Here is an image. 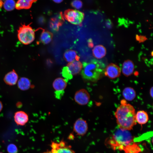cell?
<instances>
[{
	"label": "cell",
	"mask_w": 153,
	"mask_h": 153,
	"mask_svg": "<svg viewBox=\"0 0 153 153\" xmlns=\"http://www.w3.org/2000/svg\"><path fill=\"white\" fill-rule=\"evenodd\" d=\"M136 112L133 107L123 99L114 112L116 122L119 128L129 130L136 124Z\"/></svg>",
	"instance_id": "1"
},
{
	"label": "cell",
	"mask_w": 153,
	"mask_h": 153,
	"mask_svg": "<svg viewBox=\"0 0 153 153\" xmlns=\"http://www.w3.org/2000/svg\"><path fill=\"white\" fill-rule=\"evenodd\" d=\"M82 65L81 75L82 78L92 82H96L100 78L105 69L104 63L96 59L83 62Z\"/></svg>",
	"instance_id": "2"
},
{
	"label": "cell",
	"mask_w": 153,
	"mask_h": 153,
	"mask_svg": "<svg viewBox=\"0 0 153 153\" xmlns=\"http://www.w3.org/2000/svg\"><path fill=\"white\" fill-rule=\"evenodd\" d=\"M133 141V137L128 130L119 128L107 140V143L114 150H124Z\"/></svg>",
	"instance_id": "3"
},
{
	"label": "cell",
	"mask_w": 153,
	"mask_h": 153,
	"mask_svg": "<svg viewBox=\"0 0 153 153\" xmlns=\"http://www.w3.org/2000/svg\"><path fill=\"white\" fill-rule=\"evenodd\" d=\"M30 24H22L18 30V37L23 44L27 45L31 43L35 39V33Z\"/></svg>",
	"instance_id": "4"
},
{
	"label": "cell",
	"mask_w": 153,
	"mask_h": 153,
	"mask_svg": "<svg viewBox=\"0 0 153 153\" xmlns=\"http://www.w3.org/2000/svg\"><path fill=\"white\" fill-rule=\"evenodd\" d=\"M63 17L71 23L75 25H80L84 17V13L79 10L68 9L65 11Z\"/></svg>",
	"instance_id": "5"
},
{
	"label": "cell",
	"mask_w": 153,
	"mask_h": 153,
	"mask_svg": "<svg viewBox=\"0 0 153 153\" xmlns=\"http://www.w3.org/2000/svg\"><path fill=\"white\" fill-rule=\"evenodd\" d=\"M51 150H47L42 153H75L71 146L68 145L63 139L59 143L52 141Z\"/></svg>",
	"instance_id": "6"
},
{
	"label": "cell",
	"mask_w": 153,
	"mask_h": 153,
	"mask_svg": "<svg viewBox=\"0 0 153 153\" xmlns=\"http://www.w3.org/2000/svg\"><path fill=\"white\" fill-rule=\"evenodd\" d=\"M67 85V81L62 78H57L54 80L53 86L55 90V94L56 98L60 99L61 97L64 93V90Z\"/></svg>",
	"instance_id": "7"
},
{
	"label": "cell",
	"mask_w": 153,
	"mask_h": 153,
	"mask_svg": "<svg viewBox=\"0 0 153 153\" xmlns=\"http://www.w3.org/2000/svg\"><path fill=\"white\" fill-rule=\"evenodd\" d=\"M73 131L77 135L83 136L86 133L88 125L86 121L80 118L77 120L73 126Z\"/></svg>",
	"instance_id": "8"
},
{
	"label": "cell",
	"mask_w": 153,
	"mask_h": 153,
	"mask_svg": "<svg viewBox=\"0 0 153 153\" xmlns=\"http://www.w3.org/2000/svg\"><path fill=\"white\" fill-rule=\"evenodd\" d=\"M64 18L61 12L52 18L49 22V27L53 32H56L59 31L64 21Z\"/></svg>",
	"instance_id": "9"
},
{
	"label": "cell",
	"mask_w": 153,
	"mask_h": 153,
	"mask_svg": "<svg viewBox=\"0 0 153 153\" xmlns=\"http://www.w3.org/2000/svg\"><path fill=\"white\" fill-rule=\"evenodd\" d=\"M104 73L109 78L114 79L120 76L121 71L118 65L115 64L111 63L109 64L105 68Z\"/></svg>",
	"instance_id": "10"
},
{
	"label": "cell",
	"mask_w": 153,
	"mask_h": 153,
	"mask_svg": "<svg viewBox=\"0 0 153 153\" xmlns=\"http://www.w3.org/2000/svg\"><path fill=\"white\" fill-rule=\"evenodd\" d=\"M90 96L88 92L85 89L80 90L76 92L74 96L75 102L80 105H85L89 102Z\"/></svg>",
	"instance_id": "11"
},
{
	"label": "cell",
	"mask_w": 153,
	"mask_h": 153,
	"mask_svg": "<svg viewBox=\"0 0 153 153\" xmlns=\"http://www.w3.org/2000/svg\"><path fill=\"white\" fill-rule=\"evenodd\" d=\"M68 72L72 76L79 73L82 70V65L79 61H74L69 63L66 66Z\"/></svg>",
	"instance_id": "12"
},
{
	"label": "cell",
	"mask_w": 153,
	"mask_h": 153,
	"mask_svg": "<svg viewBox=\"0 0 153 153\" xmlns=\"http://www.w3.org/2000/svg\"><path fill=\"white\" fill-rule=\"evenodd\" d=\"M134 69V65L133 62L130 60L125 61L123 63L122 72L126 76H129L133 73Z\"/></svg>",
	"instance_id": "13"
},
{
	"label": "cell",
	"mask_w": 153,
	"mask_h": 153,
	"mask_svg": "<svg viewBox=\"0 0 153 153\" xmlns=\"http://www.w3.org/2000/svg\"><path fill=\"white\" fill-rule=\"evenodd\" d=\"M14 117L16 123L20 126L24 125L28 120V115L23 111H18L16 112Z\"/></svg>",
	"instance_id": "14"
},
{
	"label": "cell",
	"mask_w": 153,
	"mask_h": 153,
	"mask_svg": "<svg viewBox=\"0 0 153 153\" xmlns=\"http://www.w3.org/2000/svg\"><path fill=\"white\" fill-rule=\"evenodd\" d=\"M18 76L14 70L9 72L5 76L4 80L7 84L13 85L15 84L18 81Z\"/></svg>",
	"instance_id": "15"
},
{
	"label": "cell",
	"mask_w": 153,
	"mask_h": 153,
	"mask_svg": "<svg viewBox=\"0 0 153 153\" xmlns=\"http://www.w3.org/2000/svg\"><path fill=\"white\" fill-rule=\"evenodd\" d=\"M63 58L66 61L70 63L75 60L79 61L80 57L75 51L68 49L65 52Z\"/></svg>",
	"instance_id": "16"
},
{
	"label": "cell",
	"mask_w": 153,
	"mask_h": 153,
	"mask_svg": "<svg viewBox=\"0 0 153 153\" xmlns=\"http://www.w3.org/2000/svg\"><path fill=\"white\" fill-rule=\"evenodd\" d=\"M37 0H18L16 4L15 8L18 10L29 9L31 7L32 4Z\"/></svg>",
	"instance_id": "17"
},
{
	"label": "cell",
	"mask_w": 153,
	"mask_h": 153,
	"mask_svg": "<svg viewBox=\"0 0 153 153\" xmlns=\"http://www.w3.org/2000/svg\"><path fill=\"white\" fill-rule=\"evenodd\" d=\"M106 53V50L103 46L98 45L95 46L92 49V54L94 57L101 59L103 57Z\"/></svg>",
	"instance_id": "18"
},
{
	"label": "cell",
	"mask_w": 153,
	"mask_h": 153,
	"mask_svg": "<svg viewBox=\"0 0 153 153\" xmlns=\"http://www.w3.org/2000/svg\"><path fill=\"white\" fill-rule=\"evenodd\" d=\"M135 119L136 122L142 125L146 124L149 118L147 113L144 110H139L136 113Z\"/></svg>",
	"instance_id": "19"
},
{
	"label": "cell",
	"mask_w": 153,
	"mask_h": 153,
	"mask_svg": "<svg viewBox=\"0 0 153 153\" xmlns=\"http://www.w3.org/2000/svg\"><path fill=\"white\" fill-rule=\"evenodd\" d=\"M122 95L125 100L131 101L135 97L136 93L133 88L127 87L124 88L123 90Z\"/></svg>",
	"instance_id": "20"
},
{
	"label": "cell",
	"mask_w": 153,
	"mask_h": 153,
	"mask_svg": "<svg viewBox=\"0 0 153 153\" xmlns=\"http://www.w3.org/2000/svg\"><path fill=\"white\" fill-rule=\"evenodd\" d=\"M53 37V34L52 33L43 30L40 36V41L43 44H47L51 41Z\"/></svg>",
	"instance_id": "21"
},
{
	"label": "cell",
	"mask_w": 153,
	"mask_h": 153,
	"mask_svg": "<svg viewBox=\"0 0 153 153\" xmlns=\"http://www.w3.org/2000/svg\"><path fill=\"white\" fill-rule=\"evenodd\" d=\"M31 85L30 80L25 77L20 78L18 82V86L19 88L23 90L28 89Z\"/></svg>",
	"instance_id": "22"
},
{
	"label": "cell",
	"mask_w": 153,
	"mask_h": 153,
	"mask_svg": "<svg viewBox=\"0 0 153 153\" xmlns=\"http://www.w3.org/2000/svg\"><path fill=\"white\" fill-rule=\"evenodd\" d=\"M16 4L14 0H5L3 5L5 10L7 11H11L15 8Z\"/></svg>",
	"instance_id": "23"
},
{
	"label": "cell",
	"mask_w": 153,
	"mask_h": 153,
	"mask_svg": "<svg viewBox=\"0 0 153 153\" xmlns=\"http://www.w3.org/2000/svg\"><path fill=\"white\" fill-rule=\"evenodd\" d=\"M61 73L63 76L65 78L66 81L71 79L73 77V76L67 71L66 66L63 68Z\"/></svg>",
	"instance_id": "24"
},
{
	"label": "cell",
	"mask_w": 153,
	"mask_h": 153,
	"mask_svg": "<svg viewBox=\"0 0 153 153\" xmlns=\"http://www.w3.org/2000/svg\"><path fill=\"white\" fill-rule=\"evenodd\" d=\"M7 150L8 153H17L18 149L14 144H9L7 147Z\"/></svg>",
	"instance_id": "25"
},
{
	"label": "cell",
	"mask_w": 153,
	"mask_h": 153,
	"mask_svg": "<svg viewBox=\"0 0 153 153\" xmlns=\"http://www.w3.org/2000/svg\"><path fill=\"white\" fill-rule=\"evenodd\" d=\"M71 4L73 7L77 9L80 8L82 6V2L80 0H74Z\"/></svg>",
	"instance_id": "26"
},
{
	"label": "cell",
	"mask_w": 153,
	"mask_h": 153,
	"mask_svg": "<svg viewBox=\"0 0 153 153\" xmlns=\"http://www.w3.org/2000/svg\"><path fill=\"white\" fill-rule=\"evenodd\" d=\"M75 137L73 134L72 133H70L69 135L68 139L69 140H73L74 139Z\"/></svg>",
	"instance_id": "27"
},
{
	"label": "cell",
	"mask_w": 153,
	"mask_h": 153,
	"mask_svg": "<svg viewBox=\"0 0 153 153\" xmlns=\"http://www.w3.org/2000/svg\"><path fill=\"white\" fill-rule=\"evenodd\" d=\"M153 87H152L150 89V94L152 97H153Z\"/></svg>",
	"instance_id": "28"
},
{
	"label": "cell",
	"mask_w": 153,
	"mask_h": 153,
	"mask_svg": "<svg viewBox=\"0 0 153 153\" xmlns=\"http://www.w3.org/2000/svg\"><path fill=\"white\" fill-rule=\"evenodd\" d=\"M54 2L56 3H60L62 2L63 0H52Z\"/></svg>",
	"instance_id": "29"
},
{
	"label": "cell",
	"mask_w": 153,
	"mask_h": 153,
	"mask_svg": "<svg viewBox=\"0 0 153 153\" xmlns=\"http://www.w3.org/2000/svg\"><path fill=\"white\" fill-rule=\"evenodd\" d=\"M3 104L0 101V112L2 110L3 108Z\"/></svg>",
	"instance_id": "30"
},
{
	"label": "cell",
	"mask_w": 153,
	"mask_h": 153,
	"mask_svg": "<svg viewBox=\"0 0 153 153\" xmlns=\"http://www.w3.org/2000/svg\"><path fill=\"white\" fill-rule=\"evenodd\" d=\"M3 3L1 0H0V8L2 7L3 5Z\"/></svg>",
	"instance_id": "31"
},
{
	"label": "cell",
	"mask_w": 153,
	"mask_h": 153,
	"mask_svg": "<svg viewBox=\"0 0 153 153\" xmlns=\"http://www.w3.org/2000/svg\"><path fill=\"white\" fill-rule=\"evenodd\" d=\"M0 153H3L1 152H0Z\"/></svg>",
	"instance_id": "32"
},
{
	"label": "cell",
	"mask_w": 153,
	"mask_h": 153,
	"mask_svg": "<svg viewBox=\"0 0 153 153\" xmlns=\"http://www.w3.org/2000/svg\"></svg>",
	"instance_id": "33"
}]
</instances>
